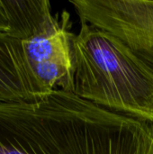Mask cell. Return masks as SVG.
Instances as JSON below:
<instances>
[{
    "instance_id": "1",
    "label": "cell",
    "mask_w": 153,
    "mask_h": 154,
    "mask_svg": "<svg viewBox=\"0 0 153 154\" xmlns=\"http://www.w3.org/2000/svg\"><path fill=\"white\" fill-rule=\"evenodd\" d=\"M80 22L73 39V93L108 111L153 124L152 69L117 37Z\"/></svg>"
},
{
    "instance_id": "2",
    "label": "cell",
    "mask_w": 153,
    "mask_h": 154,
    "mask_svg": "<svg viewBox=\"0 0 153 154\" xmlns=\"http://www.w3.org/2000/svg\"><path fill=\"white\" fill-rule=\"evenodd\" d=\"M81 21L121 40L153 70V1L70 0Z\"/></svg>"
},
{
    "instance_id": "3",
    "label": "cell",
    "mask_w": 153,
    "mask_h": 154,
    "mask_svg": "<svg viewBox=\"0 0 153 154\" xmlns=\"http://www.w3.org/2000/svg\"><path fill=\"white\" fill-rule=\"evenodd\" d=\"M71 28L70 14L63 10L43 30L23 41L28 63L48 94L55 89L74 90L75 33Z\"/></svg>"
},
{
    "instance_id": "4",
    "label": "cell",
    "mask_w": 153,
    "mask_h": 154,
    "mask_svg": "<svg viewBox=\"0 0 153 154\" xmlns=\"http://www.w3.org/2000/svg\"><path fill=\"white\" fill-rule=\"evenodd\" d=\"M49 94L33 74L23 41L0 33V103H31Z\"/></svg>"
},
{
    "instance_id": "5",
    "label": "cell",
    "mask_w": 153,
    "mask_h": 154,
    "mask_svg": "<svg viewBox=\"0 0 153 154\" xmlns=\"http://www.w3.org/2000/svg\"><path fill=\"white\" fill-rule=\"evenodd\" d=\"M9 20L8 34L22 41L43 30L54 18L48 0H3Z\"/></svg>"
},
{
    "instance_id": "6",
    "label": "cell",
    "mask_w": 153,
    "mask_h": 154,
    "mask_svg": "<svg viewBox=\"0 0 153 154\" xmlns=\"http://www.w3.org/2000/svg\"><path fill=\"white\" fill-rule=\"evenodd\" d=\"M10 25L4 1L0 0V33H9Z\"/></svg>"
}]
</instances>
